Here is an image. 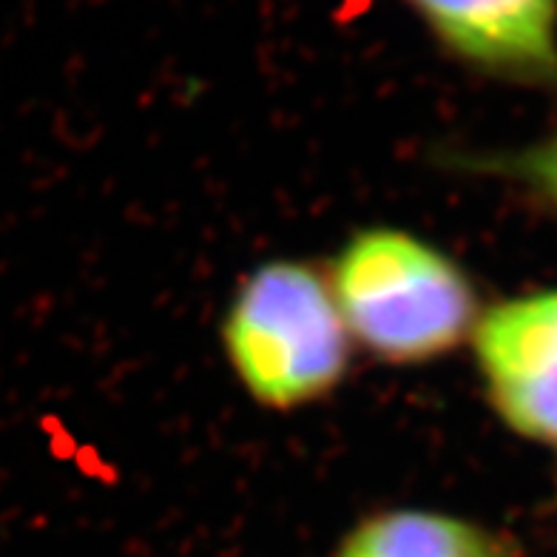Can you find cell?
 I'll return each instance as SVG.
<instances>
[{
	"instance_id": "obj_1",
	"label": "cell",
	"mask_w": 557,
	"mask_h": 557,
	"mask_svg": "<svg viewBox=\"0 0 557 557\" xmlns=\"http://www.w3.org/2000/svg\"><path fill=\"white\" fill-rule=\"evenodd\" d=\"M327 282L352 345L393 367L430 364L470 345L484 310L467 268L404 227L347 236Z\"/></svg>"
},
{
	"instance_id": "obj_2",
	"label": "cell",
	"mask_w": 557,
	"mask_h": 557,
	"mask_svg": "<svg viewBox=\"0 0 557 557\" xmlns=\"http://www.w3.org/2000/svg\"><path fill=\"white\" fill-rule=\"evenodd\" d=\"M220 336L231 373L264 410L322 401L350 367L352 338L327 273L299 259L253 268L227 301Z\"/></svg>"
},
{
	"instance_id": "obj_3",
	"label": "cell",
	"mask_w": 557,
	"mask_h": 557,
	"mask_svg": "<svg viewBox=\"0 0 557 557\" xmlns=\"http://www.w3.org/2000/svg\"><path fill=\"white\" fill-rule=\"evenodd\" d=\"M470 347L495 418L557 455V285L484 305Z\"/></svg>"
},
{
	"instance_id": "obj_4",
	"label": "cell",
	"mask_w": 557,
	"mask_h": 557,
	"mask_svg": "<svg viewBox=\"0 0 557 557\" xmlns=\"http://www.w3.org/2000/svg\"><path fill=\"white\" fill-rule=\"evenodd\" d=\"M453 63L557 95V0H401Z\"/></svg>"
},
{
	"instance_id": "obj_5",
	"label": "cell",
	"mask_w": 557,
	"mask_h": 557,
	"mask_svg": "<svg viewBox=\"0 0 557 557\" xmlns=\"http://www.w3.org/2000/svg\"><path fill=\"white\" fill-rule=\"evenodd\" d=\"M333 557H523L512 535L475 518L396 506L361 518Z\"/></svg>"
},
{
	"instance_id": "obj_6",
	"label": "cell",
	"mask_w": 557,
	"mask_h": 557,
	"mask_svg": "<svg viewBox=\"0 0 557 557\" xmlns=\"http://www.w3.org/2000/svg\"><path fill=\"white\" fill-rule=\"evenodd\" d=\"M463 171L512 185L529 202L557 220V125L515 148L463 154Z\"/></svg>"
}]
</instances>
